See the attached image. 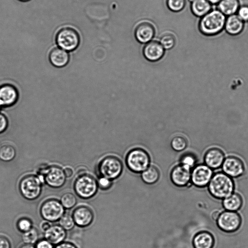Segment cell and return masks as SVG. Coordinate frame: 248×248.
I'll return each mask as SVG.
<instances>
[{
    "label": "cell",
    "instance_id": "cell-41",
    "mask_svg": "<svg viewBox=\"0 0 248 248\" xmlns=\"http://www.w3.org/2000/svg\"><path fill=\"white\" fill-rule=\"evenodd\" d=\"M55 248H77V247L72 243L63 242L56 245Z\"/></svg>",
    "mask_w": 248,
    "mask_h": 248
},
{
    "label": "cell",
    "instance_id": "cell-44",
    "mask_svg": "<svg viewBox=\"0 0 248 248\" xmlns=\"http://www.w3.org/2000/svg\"><path fill=\"white\" fill-rule=\"evenodd\" d=\"M19 248H35L33 245L31 244H24V245H22Z\"/></svg>",
    "mask_w": 248,
    "mask_h": 248
},
{
    "label": "cell",
    "instance_id": "cell-39",
    "mask_svg": "<svg viewBox=\"0 0 248 248\" xmlns=\"http://www.w3.org/2000/svg\"><path fill=\"white\" fill-rule=\"evenodd\" d=\"M0 248H11L9 240L3 235H0Z\"/></svg>",
    "mask_w": 248,
    "mask_h": 248
},
{
    "label": "cell",
    "instance_id": "cell-15",
    "mask_svg": "<svg viewBox=\"0 0 248 248\" xmlns=\"http://www.w3.org/2000/svg\"><path fill=\"white\" fill-rule=\"evenodd\" d=\"M155 34V27L151 23L147 21L139 23L135 30L136 39L139 42L142 44L150 42Z\"/></svg>",
    "mask_w": 248,
    "mask_h": 248
},
{
    "label": "cell",
    "instance_id": "cell-26",
    "mask_svg": "<svg viewBox=\"0 0 248 248\" xmlns=\"http://www.w3.org/2000/svg\"><path fill=\"white\" fill-rule=\"evenodd\" d=\"M160 173L158 169L154 166H149L141 174L142 181L147 184H153L159 178Z\"/></svg>",
    "mask_w": 248,
    "mask_h": 248
},
{
    "label": "cell",
    "instance_id": "cell-38",
    "mask_svg": "<svg viewBox=\"0 0 248 248\" xmlns=\"http://www.w3.org/2000/svg\"><path fill=\"white\" fill-rule=\"evenodd\" d=\"M35 248H53V245L46 239L39 241L35 246Z\"/></svg>",
    "mask_w": 248,
    "mask_h": 248
},
{
    "label": "cell",
    "instance_id": "cell-24",
    "mask_svg": "<svg viewBox=\"0 0 248 248\" xmlns=\"http://www.w3.org/2000/svg\"><path fill=\"white\" fill-rule=\"evenodd\" d=\"M211 9V4L207 0H193L191 3L192 13L198 17H202Z\"/></svg>",
    "mask_w": 248,
    "mask_h": 248
},
{
    "label": "cell",
    "instance_id": "cell-12",
    "mask_svg": "<svg viewBox=\"0 0 248 248\" xmlns=\"http://www.w3.org/2000/svg\"><path fill=\"white\" fill-rule=\"evenodd\" d=\"M223 172L231 177H238L245 171L244 165L239 158L230 156L226 158L222 165Z\"/></svg>",
    "mask_w": 248,
    "mask_h": 248
},
{
    "label": "cell",
    "instance_id": "cell-10",
    "mask_svg": "<svg viewBox=\"0 0 248 248\" xmlns=\"http://www.w3.org/2000/svg\"><path fill=\"white\" fill-rule=\"evenodd\" d=\"M219 228L225 232H233L241 224L240 215L235 212L226 211L220 213L217 220Z\"/></svg>",
    "mask_w": 248,
    "mask_h": 248
},
{
    "label": "cell",
    "instance_id": "cell-11",
    "mask_svg": "<svg viewBox=\"0 0 248 248\" xmlns=\"http://www.w3.org/2000/svg\"><path fill=\"white\" fill-rule=\"evenodd\" d=\"M212 176V169L205 164H200L192 170L191 181L196 186L202 187L208 185Z\"/></svg>",
    "mask_w": 248,
    "mask_h": 248
},
{
    "label": "cell",
    "instance_id": "cell-14",
    "mask_svg": "<svg viewBox=\"0 0 248 248\" xmlns=\"http://www.w3.org/2000/svg\"><path fill=\"white\" fill-rule=\"evenodd\" d=\"M191 170L180 164L173 168L170 173L172 183L178 186H184L191 180Z\"/></svg>",
    "mask_w": 248,
    "mask_h": 248
},
{
    "label": "cell",
    "instance_id": "cell-23",
    "mask_svg": "<svg viewBox=\"0 0 248 248\" xmlns=\"http://www.w3.org/2000/svg\"><path fill=\"white\" fill-rule=\"evenodd\" d=\"M242 203L241 196L236 193H232L224 198L222 202L223 206L227 211L233 212L238 210L241 207Z\"/></svg>",
    "mask_w": 248,
    "mask_h": 248
},
{
    "label": "cell",
    "instance_id": "cell-5",
    "mask_svg": "<svg viewBox=\"0 0 248 248\" xmlns=\"http://www.w3.org/2000/svg\"><path fill=\"white\" fill-rule=\"evenodd\" d=\"M97 181L92 175L84 173L79 175L74 184L76 194L80 198L89 199L94 196L98 189Z\"/></svg>",
    "mask_w": 248,
    "mask_h": 248
},
{
    "label": "cell",
    "instance_id": "cell-42",
    "mask_svg": "<svg viewBox=\"0 0 248 248\" xmlns=\"http://www.w3.org/2000/svg\"><path fill=\"white\" fill-rule=\"evenodd\" d=\"M51 226V225L49 222L46 220V221L42 222L41 223L40 228L41 229L45 232L48 230Z\"/></svg>",
    "mask_w": 248,
    "mask_h": 248
},
{
    "label": "cell",
    "instance_id": "cell-6",
    "mask_svg": "<svg viewBox=\"0 0 248 248\" xmlns=\"http://www.w3.org/2000/svg\"><path fill=\"white\" fill-rule=\"evenodd\" d=\"M55 40L60 48L67 51H72L78 47L80 42V37L75 29L66 27L61 28L57 32Z\"/></svg>",
    "mask_w": 248,
    "mask_h": 248
},
{
    "label": "cell",
    "instance_id": "cell-20",
    "mask_svg": "<svg viewBox=\"0 0 248 248\" xmlns=\"http://www.w3.org/2000/svg\"><path fill=\"white\" fill-rule=\"evenodd\" d=\"M49 59L53 66L62 68L68 64L70 56L67 51L60 47H55L50 51Z\"/></svg>",
    "mask_w": 248,
    "mask_h": 248
},
{
    "label": "cell",
    "instance_id": "cell-22",
    "mask_svg": "<svg viewBox=\"0 0 248 248\" xmlns=\"http://www.w3.org/2000/svg\"><path fill=\"white\" fill-rule=\"evenodd\" d=\"M214 244V239L213 236L206 232L198 233L193 239L195 248H212Z\"/></svg>",
    "mask_w": 248,
    "mask_h": 248
},
{
    "label": "cell",
    "instance_id": "cell-31",
    "mask_svg": "<svg viewBox=\"0 0 248 248\" xmlns=\"http://www.w3.org/2000/svg\"><path fill=\"white\" fill-rule=\"evenodd\" d=\"M60 202L64 208L71 209L76 204L77 199L73 194L67 192L62 195Z\"/></svg>",
    "mask_w": 248,
    "mask_h": 248
},
{
    "label": "cell",
    "instance_id": "cell-45",
    "mask_svg": "<svg viewBox=\"0 0 248 248\" xmlns=\"http://www.w3.org/2000/svg\"><path fill=\"white\" fill-rule=\"evenodd\" d=\"M220 213L218 212H215L212 214V217L214 219L217 220Z\"/></svg>",
    "mask_w": 248,
    "mask_h": 248
},
{
    "label": "cell",
    "instance_id": "cell-30",
    "mask_svg": "<svg viewBox=\"0 0 248 248\" xmlns=\"http://www.w3.org/2000/svg\"><path fill=\"white\" fill-rule=\"evenodd\" d=\"M59 224L65 231L72 230L75 225L72 215L67 213H64L59 219Z\"/></svg>",
    "mask_w": 248,
    "mask_h": 248
},
{
    "label": "cell",
    "instance_id": "cell-37",
    "mask_svg": "<svg viewBox=\"0 0 248 248\" xmlns=\"http://www.w3.org/2000/svg\"><path fill=\"white\" fill-rule=\"evenodd\" d=\"M238 16L244 22H248V5H244L240 7L237 11Z\"/></svg>",
    "mask_w": 248,
    "mask_h": 248
},
{
    "label": "cell",
    "instance_id": "cell-8",
    "mask_svg": "<svg viewBox=\"0 0 248 248\" xmlns=\"http://www.w3.org/2000/svg\"><path fill=\"white\" fill-rule=\"evenodd\" d=\"M40 210L42 217L49 222L59 220L65 213L64 208L61 202L55 199L45 201Z\"/></svg>",
    "mask_w": 248,
    "mask_h": 248
},
{
    "label": "cell",
    "instance_id": "cell-25",
    "mask_svg": "<svg viewBox=\"0 0 248 248\" xmlns=\"http://www.w3.org/2000/svg\"><path fill=\"white\" fill-rule=\"evenodd\" d=\"M218 9L224 15H234L239 8L238 0H221L218 3Z\"/></svg>",
    "mask_w": 248,
    "mask_h": 248
},
{
    "label": "cell",
    "instance_id": "cell-27",
    "mask_svg": "<svg viewBox=\"0 0 248 248\" xmlns=\"http://www.w3.org/2000/svg\"><path fill=\"white\" fill-rule=\"evenodd\" d=\"M14 147L9 144H5L0 147V159L4 161H10L16 156Z\"/></svg>",
    "mask_w": 248,
    "mask_h": 248
},
{
    "label": "cell",
    "instance_id": "cell-36",
    "mask_svg": "<svg viewBox=\"0 0 248 248\" xmlns=\"http://www.w3.org/2000/svg\"><path fill=\"white\" fill-rule=\"evenodd\" d=\"M98 187L103 190L109 189L112 186V181L104 177H98L97 181Z\"/></svg>",
    "mask_w": 248,
    "mask_h": 248
},
{
    "label": "cell",
    "instance_id": "cell-46",
    "mask_svg": "<svg viewBox=\"0 0 248 248\" xmlns=\"http://www.w3.org/2000/svg\"><path fill=\"white\" fill-rule=\"evenodd\" d=\"M211 4L218 3L221 0H207Z\"/></svg>",
    "mask_w": 248,
    "mask_h": 248
},
{
    "label": "cell",
    "instance_id": "cell-19",
    "mask_svg": "<svg viewBox=\"0 0 248 248\" xmlns=\"http://www.w3.org/2000/svg\"><path fill=\"white\" fill-rule=\"evenodd\" d=\"M44 236L45 239L52 245H57L63 242L66 236V232L60 225H53L45 232Z\"/></svg>",
    "mask_w": 248,
    "mask_h": 248
},
{
    "label": "cell",
    "instance_id": "cell-16",
    "mask_svg": "<svg viewBox=\"0 0 248 248\" xmlns=\"http://www.w3.org/2000/svg\"><path fill=\"white\" fill-rule=\"evenodd\" d=\"M164 49L160 42L151 41L144 46L143 54L149 61L156 62L162 58L165 52Z\"/></svg>",
    "mask_w": 248,
    "mask_h": 248
},
{
    "label": "cell",
    "instance_id": "cell-2",
    "mask_svg": "<svg viewBox=\"0 0 248 248\" xmlns=\"http://www.w3.org/2000/svg\"><path fill=\"white\" fill-rule=\"evenodd\" d=\"M225 15L218 10L210 11L200 21V31L206 35H214L220 32L225 26Z\"/></svg>",
    "mask_w": 248,
    "mask_h": 248
},
{
    "label": "cell",
    "instance_id": "cell-43",
    "mask_svg": "<svg viewBox=\"0 0 248 248\" xmlns=\"http://www.w3.org/2000/svg\"><path fill=\"white\" fill-rule=\"evenodd\" d=\"M63 170L66 177H71L73 173L72 169L70 167H66Z\"/></svg>",
    "mask_w": 248,
    "mask_h": 248
},
{
    "label": "cell",
    "instance_id": "cell-40",
    "mask_svg": "<svg viewBox=\"0 0 248 248\" xmlns=\"http://www.w3.org/2000/svg\"><path fill=\"white\" fill-rule=\"evenodd\" d=\"M7 120L4 115L0 114V133L5 130L7 126Z\"/></svg>",
    "mask_w": 248,
    "mask_h": 248
},
{
    "label": "cell",
    "instance_id": "cell-29",
    "mask_svg": "<svg viewBox=\"0 0 248 248\" xmlns=\"http://www.w3.org/2000/svg\"><path fill=\"white\" fill-rule=\"evenodd\" d=\"M160 43L164 49H170L175 45V37L171 33H165L160 37Z\"/></svg>",
    "mask_w": 248,
    "mask_h": 248
},
{
    "label": "cell",
    "instance_id": "cell-48",
    "mask_svg": "<svg viewBox=\"0 0 248 248\" xmlns=\"http://www.w3.org/2000/svg\"><path fill=\"white\" fill-rule=\"evenodd\" d=\"M190 1L192 2L193 0H189Z\"/></svg>",
    "mask_w": 248,
    "mask_h": 248
},
{
    "label": "cell",
    "instance_id": "cell-17",
    "mask_svg": "<svg viewBox=\"0 0 248 248\" xmlns=\"http://www.w3.org/2000/svg\"><path fill=\"white\" fill-rule=\"evenodd\" d=\"M224 159L223 152L217 148L209 149L204 157L205 164L212 169H217L222 166Z\"/></svg>",
    "mask_w": 248,
    "mask_h": 248
},
{
    "label": "cell",
    "instance_id": "cell-1",
    "mask_svg": "<svg viewBox=\"0 0 248 248\" xmlns=\"http://www.w3.org/2000/svg\"><path fill=\"white\" fill-rule=\"evenodd\" d=\"M234 183L231 177L224 172L214 174L209 183L210 194L217 199H224L231 195L234 190Z\"/></svg>",
    "mask_w": 248,
    "mask_h": 248
},
{
    "label": "cell",
    "instance_id": "cell-13",
    "mask_svg": "<svg viewBox=\"0 0 248 248\" xmlns=\"http://www.w3.org/2000/svg\"><path fill=\"white\" fill-rule=\"evenodd\" d=\"M72 216L75 224L80 227L89 226L94 218L92 210L86 205L77 207L73 212Z\"/></svg>",
    "mask_w": 248,
    "mask_h": 248
},
{
    "label": "cell",
    "instance_id": "cell-18",
    "mask_svg": "<svg viewBox=\"0 0 248 248\" xmlns=\"http://www.w3.org/2000/svg\"><path fill=\"white\" fill-rule=\"evenodd\" d=\"M18 93L16 89L10 84H5L0 87V105L9 106L17 100Z\"/></svg>",
    "mask_w": 248,
    "mask_h": 248
},
{
    "label": "cell",
    "instance_id": "cell-32",
    "mask_svg": "<svg viewBox=\"0 0 248 248\" xmlns=\"http://www.w3.org/2000/svg\"><path fill=\"white\" fill-rule=\"evenodd\" d=\"M171 145L173 150L176 151H181L184 150L187 146L186 139L181 136L174 137L171 141Z\"/></svg>",
    "mask_w": 248,
    "mask_h": 248
},
{
    "label": "cell",
    "instance_id": "cell-35",
    "mask_svg": "<svg viewBox=\"0 0 248 248\" xmlns=\"http://www.w3.org/2000/svg\"><path fill=\"white\" fill-rule=\"evenodd\" d=\"M32 222L27 218H21L17 223L18 229L21 232H25L32 228Z\"/></svg>",
    "mask_w": 248,
    "mask_h": 248
},
{
    "label": "cell",
    "instance_id": "cell-21",
    "mask_svg": "<svg viewBox=\"0 0 248 248\" xmlns=\"http://www.w3.org/2000/svg\"><path fill=\"white\" fill-rule=\"evenodd\" d=\"M244 22L236 15L229 16L226 19L225 28L227 33L236 35L240 33L243 30Z\"/></svg>",
    "mask_w": 248,
    "mask_h": 248
},
{
    "label": "cell",
    "instance_id": "cell-33",
    "mask_svg": "<svg viewBox=\"0 0 248 248\" xmlns=\"http://www.w3.org/2000/svg\"><path fill=\"white\" fill-rule=\"evenodd\" d=\"M166 4L170 10L178 12L184 8L186 0H166Z\"/></svg>",
    "mask_w": 248,
    "mask_h": 248
},
{
    "label": "cell",
    "instance_id": "cell-34",
    "mask_svg": "<svg viewBox=\"0 0 248 248\" xmlns=\"http://www.w3.org/2000/svg\"><path fill=\"white\" fill-rule=\"evenodd\" d=\"M196 158L192 154H186L184 155L180 159V164L186 167L191 169L194 167L196 163Z\"/></svg>",
    "mask_w": 248,
    "mask_h": 248
},
{
    "label": "cell",
    "instance_id": "cell-4",
    "mask_svg": "<svg viewBox=\"0 0 248 248\" xmlns=\"http://www.w3.org/2000/svg\"><path fill=\"white\" fill-rule=\"evenodd\" d=\"M125 163L131 171L141 173L149 166L150 157L145 150L140 148H135L127 153L125 157Z\"/></svg>",
    "mask_w": 248,
    "mask_h": 248
},
{
    "label": "cell",
    "instance_id": "cell-3",
    "mask_svg": "<svg viewBox=\"0 0 248 248\" xmlns=\"http://www.w3.org/2000/svg\"><path fill=\"white\" fill-rule=\"evenodd\" d=\"M123 170V165L121 160L115 156L108 155L99 162L96 172L98 177H104L112 181L121 175Z\"/></svg>",
    "mask_w": 248,
    "mask_h": 248
},
{
    "label": "cell",
    "instance_id": "cell-7",
    "mask_svg": "<svg viewBox=\"0 0 248 248\" xmlns=\"http://www.w3.org/2000/svg\"><path fill=\"white\" fill-rule=\"evenodd\" d=\"M43 182L38 176L29 175L24 177L19 183V190L26 199L33 200L40 195Z\"/></svg>",
    "mask_w": 248,
    "mask_h": 248
},
{
    "label": "cell",
    "instance_id": "cell-47",
    "mask_svg": "<svg viewBox=\"0 0 248 248\" xmlns=\"http://www.w3.org/2000/svg\"><path fill=\"white\" fill-rule=\"evenodd\" d=\"M20 1H23V2H26V1H30L31 0H18Z\"/></svg>",
    "mask_w": 248,
    "mask_h": 248
},
{
    "label": "cell",
    "instance_id": "cell-49",
    "mask_svg": "<svg viewBox=\"0 0 248 248\" xmlns=\"http://www.w3.org/2000/svg\"><path fill=\"white\" fill-rule=\"evenodd\" d=\"M0 108H1V106L0 105Z\"/></svg>",
    "mask_w": 248,
    "mask_h": 248
},
{
    "label": "cell",
    "instance_id": "cell-28",
    "mask_svg": "<svg viewBox=\"0 0 248 248\" xmlns=\"http://www.w3.org/2000/svg\"><path fill=\"white\" fill-rule=\"evenodd\" d=\"M39 234L36 229L32 228L31 230L23 233L22 239L25 244H35L38 240Z\"/></svg>",
    "mask_w": 248,
    "mask_h": 248
},
{
    "label": "cell",
    "instance_id": "cell-9",
    "mask_svg": "<svg viewBox=\"0 0 248 248\" xmlns=\"http://www.w3.org/2000/svg\"><path fill=\"white\" fill-rule=\"evenodd\" d=\"M41 176L45 182L50 187L55 188L62 186L66 181L64 170L58 166H51L45 168L41 171Z\"/></svg>",
    "mask_w": 248,
    "mask_h": 248
}]
</instances>
